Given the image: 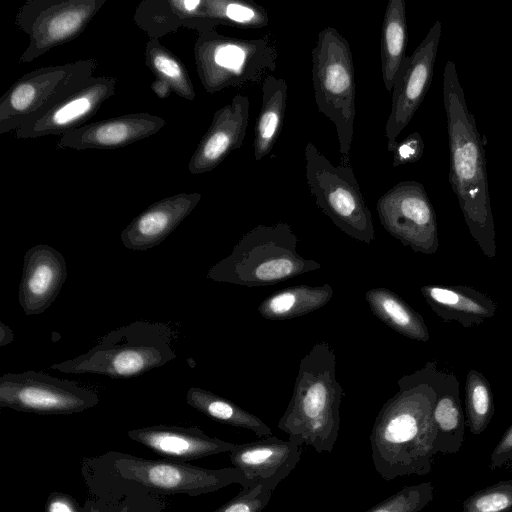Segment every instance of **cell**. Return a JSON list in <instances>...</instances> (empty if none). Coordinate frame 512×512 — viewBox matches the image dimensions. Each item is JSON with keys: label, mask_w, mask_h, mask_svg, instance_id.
I'll return each instance as SVG.
<instances>
[{"label": "cell", "mask_w": 512, "mask_h": 512, "mask_svg": "<svg viewBox=\"0 0 512 512\" xmlns=\"http://www.w3.org/2000/svg\"><path fill=\"white\" fill-rule=\"evenodd\" d=\"M14 337L15 334L13 330L3 322H0V346L4 347L10 344L14 340Z\"/></svg>", "instance_id": "41"}, {"label": "cell", "mask_w": 512, "mask_h": 512, "mask_svg": "<svg viewBox=\"0 0 512 512\" xmlns=\"http://www.w3.org/2000/svg\"><path fill=\"white\" fill-rule=\"evenodd\" d=\"M94 58L24 74L0 98V134L16 131L93 77Z\"/></svg>", "instance_id": "10"}, {"label": "cell", "mask_w": 512, "mask_h": 512, "mask_svg": "<svg viewBox=\"0 0 512 512\" xmlns=\"http://www.w3.org/2000/svg\"><path fill=\"white\" fill-rule=\"evenodd\" d=\"M151 88L154 93L161 99L169 97L172 92L170 85L164 80L158 78L152 82Z\"/></svg>", "instance_id": "40"}, {"label": "cell", "mask_w": 512, "mask_h": 512, "mask_svg": "<svg viewBox=\"0 0 512 512\" xmlns=\"http://www.w3.org/2000/svg\"><path fill=\"white\" fill-rule=\"evenodd\" d=\"M81 474L89 496L83 512H165L166 501L144 486L124 480L103 471L82 460Z\"/></svg>", "instance_id": "18"}, {"label": "cell", "mask_w": 512, "mask_h": 512, "mask_svg": "<svg viewBox=\"0 0 512 512\" xmlns=\"http://www.w3.org/2000/svg\"><path fill=\"white\" fill-rule=\"evenodd\" d=\"M460 512H512V479L474 492L463 501Z\"/></svg>", "instance_id": "35"}, {"label": "cell", "mask_w": 512, "mask_h": 512, "mask_svg": "<svg viewBox=\"0 0 512 512\" xmlns=\"http://www.w3.org/2000/svg\"><path fill=\"white\" fill-rule=\"evenodd\" d=\"M272 491L261 485L242 488L231 500L213 512H261L269 503Z\"/></svg>", "instance_id": "36"}, {"label": "cell", "mask_w": 512, "mask_h": 512, "mask_svg": "<svg viewBox=\"0 0 512 512\" xmlns=\"http://www.w3.org/2000/svg\"><path fill=\"white\" fill-rule=\"evenodd\" d=\"M420 292L439 318L444 322L456 321L465 328L480 326L497 310L492 298L466 285L428 284Z\"/></svg>", "instance_id": "25"}, {"label": "cell", "mask_w": 512, "mask_h": 512, "mask_svg": "<svg viewBox=\"0 0 512 512\" xmlns=\"http://www.w3.org/2000/svg\"><path fill=\"white\" fill-rule=\"evenodd\" d=\"M398 392L380 409L370 434L372 460L387 481L432 470L436 393L421 369L404 375Z\"/></svg>", "instance_id": "1"}, {"label": "cell", "mask_w": 512, "mask_h": 512, "mask_svg": "<svg viewBox=\"0 0 512 512\" xmlns=\"http://www.w3.org/2000/svg\"><path fill=\"white\" fill-rule=\"evenodd\" d=\"M343 396L334 349L320 341L300 360L291 399L277 426L294 443L310 445L319 453L332 452Z\"/></svg>", "instance_id": "3"}, {"label": "cell", "mask_w": 512, "mask_h": 512, "mask_svg": "<svg viewBox=\"0 0 512 512\" xmlns=\"http://www.w3.org/2000/svg\"><path fill=\"white\" fill-rule=\"evenodd\" d=\"M512 464V424L503 433L494 447L489 461L491 470L499 469Z\"/></svg>", "instance_id": "38"}, {"label": "cell", "mask_w": 512, "mask_h": 512, "mask_svg": "<svg viewBox=\"0 0 512 512\" xmlns=\"http://www.w3.org/2000/svg\"><path fill=\"white\" fill-rule=\"evenodd\" d=\"M436 393L433 421L436 428L435 455L457 453L464 442L466 420L461 406L458 378L439 370L435 362H427L421 368Z\"/></svg>", "instance_id": "23"}, {"label": "cell", "mask_w": 512, "mask_h": 512, "mask_svg": "<svg viewBox=\"0 0 512 512\" xmlns=\"http://www.w3.org/2000/svg\"><path fill=\"white\" fill-rule=\"evenodd\" d=\"M376 211L383 228L404 246L427 255L437 252L436 213L421 183L395 184L378 199Z\"/></svg>", "instance_id": "13"}, {"label": "cell", "mask_w": 512, "mask_h": 512, "mask_svg": "<svg viewBox=\"0 0 512 512\" xmlns=\"http://www.w3.org/2000/svg\"><path fill=\"white\" fill-rule=\"evenodd\" d=\"M194 59L199 80L208 93L243 89L262 84L276 70L277 39L272 32L243 39L214 29L198 34Z\"/></svg>", "instance_id": "6"}, {"label": "cell", "mask_w": 512, "mask_h": 512, "mask_svg": "<svg viewBox=\"0 0 512 512\" xmlns=\"http://www.w3.org/2000/svg\"><path fill=\"white\" fill-rule=\"evenodd\" d=\"M166 120L148 112L125 114L85 124L63 134L57 148L116 149L155 135Z\"/></svg>", "instance_id": "19"}, {"label": "cell", "mask_w": 512, "mask_h": 512, "mask_svg": "<svg viewBox=\"0 0 512 512\" xmlns=\"http://www.w3.org/2000/svg\"><path fill=\"white\" fill-rule=\"evenodd\" d=\"M83 460L100 471L138 483L163 496H200L234 483L243 487L245 483L244 475L235 467L207 469L181 461L147 459L119 451H108Z\"/></svg>", "instance_id": "8"}, {"label": "cell", "mask_w": 512, "mask_h": 512, "mask_svg": "<svg viewBox=\"0 0 512 512\" xmlns=\"http://www.w3.org/2000/svg\"><path fill=\"white\" fill-rule=\"evenodd\" d=\"M302 446L275 436L236 445L229 453L233 467L244 475L242 488L261 485L273 492L296 467Z\"/></svg>", "instance_id": "16"}, {"label": "cell", "mask_w": 512, "mask_h": 512, "mask_svg": "<svg viewBox=\"0 0 512 512\" xmlns=\"http://www.w3.org/2000/svg\"><path fill=\"white\" fill-rule=\"evenodd\" d=\"M441 33L442 23L437 20L413 53L405 57L396 75L385 125L389 152L395 149L397 137L411 121L431 85Z\"/></svg>", "instance_id": "14"}, {"label": "cell", "mask_w": 512, "mask_h": 512, "mask_svg": "<svg viewBox=\"0 0 512 512\" xmlns=\"http://www.w3.org/2000/svg\"><path fill=\"white\" fill-rule=\"evenodd\" d=\"M317 109L335 126L342 165H350L356 117V80L348 40L334 27L318 33L311 52Z\"/></svg>", "instance_id": "7"}, {"label": "cell", "mask_w": 512, "mask_h": 512, "mask_svg": "<svg viewBox=\"0 0 512 512\" xmlns=\"http://www.w3.org/2000/svg\"><path fill=\"white\" fill-rule=\"evenodd\" d=\"M177 330L165 322L135 321L116 328L86 353L51 365L63 373L133 378L177 357Z\"/></svg>", "instance_id": "4"}, {"label": "cell", "mask_w": 512, "mask_h": 512, "mask_svg": "<svg viewBox=\"0 0 512 512\" xmlns=\"http://www.w3.org/2000/svg\"><path fill=\"white\" fill-rule=\"evenodd\" d=\"M407 39L405 1L389 0L384 12L380 44L381 73L388 92H392L396 75L406 57Z\"/></svg>", "instance_id": "29"}, {"label": "cell", "mask_w": 512, "mask_h": 512, "mask_svg": "<svg viewBox=\"0 0 512 512\" xmlns=\"http://www.w3.org/2000/svg\"><path fill=\"white\" fill-rule=\"evenodd\" d=\"M262 102L254 126L253 151L256 161L272 151L283 128L288 86L283 78L269 75L262 83Z\"/></svg>", "instance_id": "26"}, {"label": "cell", "mask_w": 512, "mask_h": 512, "mask_svg": "<svg viewBox=\"0 0 512 512\" xmlns=\"http://www.w3.org/2000/svg\"><path fill=\"white\" fill-rule=\"evenodd\" d=\"M304 156L307 185L319 209L347 236L371 244L372 214L351 165H333L311 141Z\"/></svg>", "instance_id": "9"}, {"label": "cell", "mask_w": 512, "mask_h": 512, "mask_svg": "<svg viewBox=\"0 0 512 512\" xmlns=\"http://www.w3.org/2000/svg\"><path fill=\"white\" fill-rule=\"evenodd\" d=\"M128 437L166 459L181 462L230 453L236 447L195 426L152 425L129 430Z\"/></svg>", "instance_id": "22"}, {"label": "cell", "mask_w": 512, "mask_h": 512, "mask_svg": "<svg viewBox=\"0 0 512 512\" xmlns=\"http://www.w3.org/2000/svg\"><path fill=\"white\" fill-rule=\"evenodd\" d=\"M206 13L217 27L226 25L240 29H259L269 24L266 9L245 0H205Z\"/></svg>", "instance_id": "32"}, {"label": "cell", "mask_w": 512, "mask_h": 512, "mask_svg": "<svg viewBox=\"0 0 512 512\" xmlns=\"http://www.w3.org/2000/svg\"><path fill=\"white\" fill-rule=\"evenodd\" d=\"M44 512H83V508L73 496L54 491L47 498Z\"/></svg>", "instance_id": "39"}, {"label": "cell", "mask_w": 512, "mask_h": 512, "mask_svg": "<svg viewBox=\"0 0 512 512\" xmlns=\"http://www.w3.org/2000/svg\"><path fill=\"white\" fill-rule=\"evenodd\" d=\"M67 277L63 255L46 244H37L24 255L19 303L26 316L43 313L56 300Z\"/></svg>", "instance_id": "20"}, {"label": "cell", "mask_w": 512, "mask_h": 512, "mask_svg": "<svg viewBox=\"0 0 512 512\" xmlns=\"http://www.w3.org/2000/svg\"><path fill=\"white\" fill-rule=\"evenodd\" d=\"M443 102L448 130L449 182L471 236L483 254L496 256V232L491 210L485 150L474 115L468 109L456 64L443 72Z\"/></svg>", "instance_id": "2"}, {"label": "cell", "mask_w": 512, "mask_h": 512, "mask_svg": "<svg viewBox=\"0 0 512 512\" xmlns=\"http://www.w3.org/2000/svg\"><path fill=\"white\" fill-rule=\"evenodd\" d=\"M465 412L466 424L474 435L486 430L495 412L490 383L475 369H470L466 376Z\"/></svg>", "instance_id": "33"}, {"label": "cell", "mask_w": 512, "mask_h": 512, "mask_svg": "<svg viewBox=\"0 0 512 512\" xmlns=\"http://www.w3.org/2000/svg\"><path fill=\"white\" fill-rule=\"evenodd\" d=\"M106 0H28L16 14L15 24L29 37L19 62L29 63L77 38Z\"/></svg>", "instance_id": "11"}, {"label": "cell", "mask_w": 512, "mask_h": 512, "mask_svg": "<svg viewBox=\"0 0 512 512\" xmlns=\"http://www.w3.org/2000/svg\"><path fill=\"white\" fill-rule=\"evenodd\" d=\"M99 403L98 393L79 383L42 371L0 376V407L37 414L68 415Z\"/></svg>", "instance_id": "12"}, {"label": "cell", "mask_w": 512, "mask_h": 512, "mask_svg": "<svg viewBox=\"0 0 512 512\" xmlns=\"http://www.w3.org/2000/svg\"><path fill=\"white\" fill-rule=\"evenodd\" d=\"M365 299L372 313L394 331L412 340H429L423 317L393 291L372 288L365 293Z\"/></svg>", "instance_id": "28"}, {"label": "cell", "mask_w": 512, "mask_h": 512, "mask_svg": "<svg viewBox=\"0 0 512 512\" xmlns=\"http://www.w3.org/2000/svg\"><path fill=\"white\" fill-rule=\"evenodd\" d=\"M134 20L150 39L158 40L182 27L198 34L216 29L207 16L205 0H144Z\"/></svg>", "instance_id": "24"}, {"label": "cell", "mask_w": 512, "mask_h": 512, "mask_svg": "<svg viewBox=\"0 0 512 512\" xmlns=\"http://www.w3.org/2000/svg\"><path fill=\"white\" fill-rule=\"evenodd\" d=\"M329 284L291 286L265 298L258 306L262 317L268 320H288L307 315L325 306L333 297Z\"/></svg>", "instance_id": "27"}, {"label": "cell", "mask_w": 512, "mask_h": 512, "mask_svg": "<svg viewBox=\"0 0 512 512\" xmlns=\"http://www.w3.org/2000/svg\"><path fill=\"white\" fill-rule=\"evenodd\" d=\"M186 402L204 415L233 427L248 429L259 438L272 436L270 427L237 404L200 387H190Z\"/></svg>", "instance_id": "30"}, {"label": "cell", "mask_w": 512, "mask_h": 512, "mask_svg": "<svg viewBox=\"0 0 512 512\" xmlns=\"http://www.w3.org/2000/svg\"><path fill=\"white\" fill-rule=\"evenodd\" d=\"M297 244L298 238L286 222L259 224L240 238L227 257L210 267L207 278L259 287L318 270L321 264L303 257Z\"/></svg>", "instance_id": "5"}, {"label": "cell", "mask_w": 512, "mask_h": 512, "mask_svg": "<svg viewBox=\"0 0 512 512\" xmlns=\"http://www.w3.org/2000/svg\"><path fill=\"white\" fill-rule=\"evenodd\" d=\"M434 497L432 482L404 486L365 512H420Z\"/></svg>", "instance_id": "34"}, {"label": "cell", "mask_w": 512, "mask_h": 512, "mask_svg": "<svg viewBox=\"0 0 512 512\" xmlns=\"http://www.w3.org/2000/svg\"><path fill=\"white\" fill-rule=\"evenodd\" d=\"M144 60L156 78L170 85L172 92L188 101L195 99L194 86L185 65L160 40L149 39L145 46Z\"/></svg>", "instance_id": "31"}, {"label": "cell", "mask_w": 512, "mask_h": 512, "mask_svg": "<svg viewBox=\"0 0 512 512\" xmlns=\"http://www.w3.org/2000/svg\"><path fill=\"white\" fill-rule=\"evenodd\" d=\"M424 141L419 132H412L393 150L392 166L394 168L417 162L423 155Z\"/></svg>", "instance_id": "37"}, {"label": "cell", "mask_w": 512, "mask_h": 512, "mask_svg": "<svg viewBox=\"0 0 512 512\" xmlns=\"http://www.w3.org/2000/svg\"><path fill=\"white\" fill-rule=\"evenodd\" d=\"M117 79L91 77L46 111L15 131L17 139L60 135L85 125L116 91Z\"/></svg>", "instance_id": "15"}, {"label": "cell", "mask_w": 512, "mask_h": 512, "mask_svg": "<svg viewBox=\"0 0 512 512\" xmlns=\"http://www.w3.org/2000/svg\"><path fill=\"white\" fill-rule=\"evenodd\" d=\"M201 198L199 192H181L154 202L122 230V244L139 252L159 245L190 215Z\"/></svg>", "instance_id": "21"}, {"label": "cell", "mask_w": 512, "mask_h": 512, "mask_svg": "<svg viewBox=\"0 0 512 512\" xmlns=\"http://www.w3.org/2000/svg\"><path fill=\"white\" fill-rule=\"evenodd\" d=\"M249 98L236 94L230 103L215 111L212 122L188 163L193 175L216 168L243 145L249 123Z\"/></svg>", "instance_id": "17"}]
</instances>
